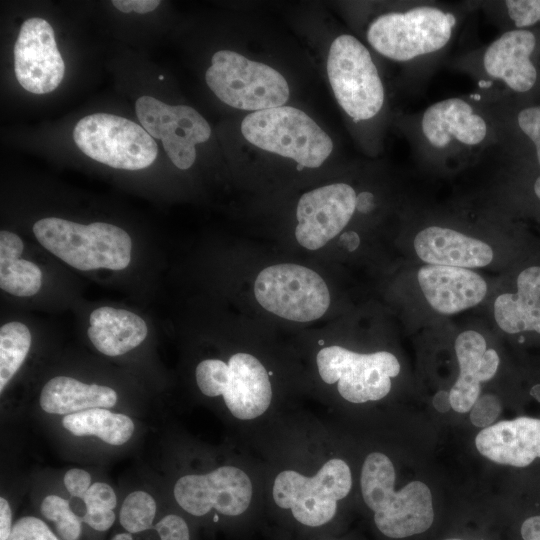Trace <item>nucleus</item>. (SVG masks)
<instances>
[{"label": "nucleus", "instance_id": "1", "mask_svg": "<svg viewBox=\"0 0 540 540\" xmlns=\"http://www.w3.org/2000/svg\"><path fill=\"white\" fill-rule=\"evenodd\" d=\"M396 473L389 457L370 453L362 466V497L373 511L375 526L384 536L402 539L428 530L434 520L432 494L422 481L414 480L395 491Z\"/></svg>", "mask_w": 540, "mask_h": 540}, {"label": "nucleus", "instance_id": "2", "mask_svg": "<svg viewBox=\"0 0 540 540\" xmlns=\"http://www.w3.org/2000/svg\"><path fill=\"white\" fill-rule=\"evenodd\" d=\"M457 24L456 13L446 6L415 3L377 16L369 24L366 38L385 58L416 62L443 51L451 42Z\"/></svg>", "mask_w": 540, "mask_h": 540}, {"label": "nucleus", "instance_id": "3", "mask_svg": "<svg viewBox=\"0 0 540 540\" xmlns=\"http://www.w3.org/2000/svg\"><path fill=\"white\" fill-rule=\"evenodd\" d=\"M33 233L45 249L78 270H122L131 261V238L113 224L48 217L33 225Z\"/></svg>", "mask_w": 540, "mask_h": 540}, {"label": "nucleus", "instance_id": "4", "mask_svg": "<svg viewBox=\"0 0 540 540\" xmlns=\"http://www.w3.org/2000/svg\"><path fill=\"white\" fill-rule=\"evenodd\" d=\"M241 132L254 146L308 168L321 166L333 150L329 135L305 112L291 106L247 115Z\"/></svg>", "mask_w": 540, "mask_h": 540}, {"label": "nucleus", "instance_id": "5", "mask_svg": "<svg viewBox=\"0 0 540 540\" xmlns=\"http://www.w3.org/2000/svg\"><path fill=\"white\" fill-rule=\"evenodd\" d=\"M352 487L351 470L338 458L327 461L313 477L293 470L280 472L273 485L275 504L289 510L294 521L309 529L331 523L338 501L345 498Z\"/></svg>", "mask_w": 540, "mask_h": 540}, {"label": "nucleus", "instance_id": "6", "mask_svg": "<svg viewBox=\"0 0 540 540\" xmlns=\"http://www.w3.org/2000/svg\"><path fill=\"white\" fill-rule=\"evenodd\" d=\"M205 80L218 99L241 110L280 107L289 98V86L282 74L231 50L212 56Z\"/></svg>", "mask_w": 540, "mask_h": 540}, {"label": "nucleus", "instance_id": "7", "mask_svg": "<svg viewBox=\"0 0 540 540\" xmlns=\"http://www.w3.org/2000/svg\"><path fill=\"white\" fill-rule=\"evenodd\" d=\"M327 74L334 96L356 123L377 116L385 102V90L367 47L357 38L343 34L332 42Z\"/></svg>", "mask_w": 540, "mask_h": 540}, {"label": "nucleus", "instance_id": "8", "mask_svg": "<svg viewBox=\"0 0 540 540\" xmlns=\"http://www.w3.org/2000/svg\"><path fill=\"white\" fill-rule=\"evenodd\" d=\"M422 150L429 157H469L493 136L489 119L471 101L451 97L428 106L417 128Z\"/></svg>", "mask_w": 540, "mask_h": 540}, {"label": "nucleus", "instance_id": "9", "mask_svg": "<svg viewBox=\"0 0 540 540\" xmlns=\"http://www.w3.org/2000/svg\"><path fill=\"white\" fill-rule=\"evenodd\" d=\"M195 375L200 391L209 397L223 396L228 410L240 420L255 419L270 406L269 375L253 355L236 353L228 363L205 359L197 365Z\"/></svg>", "mask_w": 540, "mask_h": 540}, {"label": "nucleus", "instance_id": "10", "mask_svg": "<svg viewBox=\"0 0 540 540\" xmlns=\"http://www.w3.org/2000/svg\"><path fill=\"white\" fill-rule=\"evenodd\" d=\"M73 139L88 157L116 169H144L154 162L158 152L156 142L142 126L107 113L80 119Z\"/></svg>", "mask_w": 540, "mask_h": 540}, {"label": "nucleus", "instance_id": "11", "mask_svg": "<svg viewBox=\"0 0 540 540\" xmlns=\"http://www.w3.org/2000/svg\"><path fill=\"white\" fill-rule=\"evenodd\" d=\"M254 295L267 311L296 322L316 320L330 305L323 278L312 269L292 263L263 269L255 280Z\"/></svg>", "mask_w": 540, "mask_h": 540}, {"label": "nucleus", "instance_id": "12", "mask_svg": "<svg viewBox=\"0 0 540 540\" xmlns=\"http://www.w3.org/2000/svg\"><path fill=\"white\" fill-rule=\"evenodd\" d=\"M316 362L322 380L337 382L339 394L357 404L384 398L391 390V378L400 372L399 361L387 351L361 354L329 346L318 352Z\"/></svg>", "mask_w": 540, "mask_h": 540}, {"label": "nucleus", "instance_id": "13", "mask_svg": "<svg viewBox=\"0 0 540 540\" xmlns=\"http://www.w3.org/2000/svg\"><path fill=\"white\" fill-rule=\"evenodd\" d=\"M135 108L142 127L162 141L172 163L179 169H189L196 159L195 146L211 135L204 117L190 106L168 105L151 96L138 98Z\"/></svg>", "mask_w": 540, "mask_h": 540}, {"label": "nucleus", "instance_id": "14", "mask_svg": "<svg viewBox=\"0 0 540 540\" xmlns=\"http://www.w3.org/2000/svg\"><path fill=\"white\" fill-rule=\"evenodd\" d=\"M173 493L178 505L192 516L203 517L215 510V515L236 518L250 506L252 483L243 470L221 466L207 474L182 476Z\"/></svg>", "mask_w": 540, "mask_h": 540}, {"label": "nucleus", "instance_id": "15", "mask_svg": "<svg viewBox=\"0 0 540 540\" xmlns=\"http://www.w3.org/2000/svg\"><path fill=\"white\" fill-rule=\"evenodd\" d=\"M537 45L529 29H510L483 47L474 56V73L479 84L489 88L501 84L512 92H529L536 84L538 72L532 60Z\"/></svg>", "mask_w": 540, "mask_h": 540}, {"label": "nucleus", "instance_id": "16", "mask_svg": "<svg viewBox=\"0 0 540 540\" xmlns=\"http://www.w3.org/2000/svg\"><path fill=\"white\" fill-rule=\"evenodd\" d=\"M14 71L19 84L34 94L52 92L61 83L65 64L46 20L34 17L21 25L14 45Z\"/></svg>", "mask_w": 540, "mask_h": 540}, {"label": "nucleus", "instance_id": "17", "mask_svg": "<svg viewBox=\"0 0 540 540\" xmlns=\"http://www.w3.org/2000/svg\"><path fill=\"white\" fill-rule=\"evenodd\" d=\"M357 194L346 183H334L303 194L297 205L295 237L306 249L317 250L337 236L356 210Z\"/></svg>", "mask_w": 540, "mask_h": 540}, {"label": "nucleus", "instance_id": "18", "mask_svg": "<svg viewBox=\"0 0 540 540\" xmlns=\"http://www.w3.org/2000/svg\"><path fill=\"white\" fill-rule=\"evenodd\" d=\"M418 283L430 306L442 314H454L479 304L487 293L486 281L467 268L425 265Z\"/></svg>", "mask_w": 540, "mask_h": 540}, {"label": "nucleus", "instance_id": "19", "mask_svg": "<svg viewBox=\"0 0 540 540\" xmlns=\"http://www.w3.org/2000/svg\"><path fill=\"white\" fill-rule=\"evenodd\" d=\"M475 445L497 464L526 467L540 458V419L522 416L499 421L482 429Z\"/></svg>", "mask_w": 540, "mask_h": 540}, {"label": "nucleus", "instance_id": "20", "mask_svg": "<svg viewBox=\"0 0 540 540\" xmlns=\"http://www.w3.org/2000/svg\"><path fill=\"white\" fill-rule=\"evenodd\" d=\"M414 248L418 257L431 265L477 268L493 260V249L487 243L440 226L418 232Z\"/></svg>", "mask_w": 540, "mask_h": 540}, {"label": "nucleus", "instance_id": "21", "mask_svg": "<svg viewBox=\"0 0 540 540\" xmlns=\"http://www.w3.org/2000/svg\"><path fill=\"white\" fill-rule=\"evenodd\" d=\"M88 337L94 347L107 356L123 355L147 336L145 321L133 312L104 306L90 314Z\"/></svg>", "mask_w": 540, "mask_h": 540}, {"label": "nucleus", "instance_id": "22", "mask_svg": "<svg viewBox=\"0 0 540 540\" xmlns=\"http://www.w3.org/2000/svg\"><path fill=\"white\" fill-rule=\"evenodd\" d=\"M498 326L510 334H540V267L524 269L517 277V292L499 295L494 302Z\"/></svg>", "mask_w": 540, "mask_h": 540}, {"label": "nucleus", "instance_id": "23", "mask_svg": "<svg viewBox=\"0 0 540 540\" xmlns=\"http://www.w3.org/2000/svg\"><path fill=\"white\" fill-rule=\"evenodd\" d=\"M118 395L108 386L86 384L67 376L49 380L40 395L41 408L50 414L69 415L92 408H111Z\"/></svg>", "mask_w": 540, "mask_h": 540}, {"label": "nucleus", "instance_id": "24", "mask_svg": "<svg viewBox=\"0 0 540 540\" xmlns=\"http://www.w3.org/2000/svg\"><path fill=\"white\" fill-rule=\"evenodd\" d=\"M460 373L449 391L452 409L458 413L469 412L479 398L482 375V359L487 350L484 337L468 330L458 335L454 344Z\"/></svg>", "mask_w": 540, "mask_h": 540}, {"label": "nucleus", "instance_id": "25", "mask_svg": "<svg viewBox=\"0 0 540 540\" xmlns=\"http://www.w3.org/2000/svg\"><path fill=\"white\" fill-rule=\"evenodd\" d=\"M24 245L10 231L0 232V287L19 297L35 295L42 285V272L33 262L21 259Z\"/></svg>", "mask_w": 540, "mask_h": 540}, {"label": "nucleus", "instance_id": "26", "mask_svg": "<svg viewBox=\"0 0 540 540\" xmlns=\"http://www.w3.org/2000/svg\"><path fill=\"white\" fill-rule=\"evenodd\" d=\"M63 427L75 436H96L107 444H125L133 435L132 419L107 408H92L65 415Z\"/></svg>", "mask_w": 540, "mask_h": 540}, {"label": "nucleus", "instance_id": "27", "mask_svg": "<svg viewBox=\"0 0 540 540\" xmlns=\"http://www.w3.org/2000/svg\"><path fill=\"white\" fill-rule=\"evenodd\" d=\"M31 346V333L20 322H9L0 328V392L23 364Z\"/></svg>", "mask_w": 540, "mask_h": 540}, {"label": "nucleus", "instance_id": "28", "mask_svg": "<svg viewBox=\"0 0 540 540\" xmlns=\"http://www.w3.org/2000/svg\"><path fill=\"white\" fill-rule=\"evenodd\" d=\"M156 502L144 491L130 493L122 503L119 513L121 526L131 534L152 528L156 516Z\"/></svg>", "mask_w": 540, "mask_h": 540}, {"label": "nucleus", "instance_id": "29", "mask_svg": "<svg viewBox=\"0 0 540 540\" xmlns=\"http://www.w3.org/2000/svg\"><path fill=\"white\" fill-rule=\"evenodd\" d=\"M44 518L54 523L57 534L62 540H78L82 533V520L70 507L68 500L48 495L41 503Z\"/></svg>", "mask_w": 540, "mask_h": 540}, {"label": "nucleus", "instance_id": "30", "mask_svg": "<svg viewBox=\"0 0 540 540\" xmlns=\"http://www.w3.org/2000/svg\"><path fill=\"white\" fill-rule=\"evenodd\" d=\"M502 5L514 29H527L540 23V0H507Z\"/></svg>", "mask_w": 540, "mask_h": 540}, {"label": "nucleus", "instance_id": "31", "mask_svg": "<svg viewBox=\"0 0 540 540\" xmlns=\"http://www.w3.org/2000/svg\"><path fill=\"white\" fill-rule=\"evenodd\" d=\"M7 540H60L41 519L25 516L14 524Z\"/></svg>", "mask_w": 540, "mask_h": 540}, {"label": "nucleus", "instance_id": "32", "mask_svg": "<svg viewBox=\"0 0 540 540\" xmlns=\"http://www.w3.org/2000/svg\"><path fill=\"white\" fill-rule=\"evenodd\" d=\"M500 412L499 398L493 394H484L473 404L469 417L474 426L484 429L494 424Z\"/></svg>", "mask_w": 540, "mask_h": 540}, {"label": "nucleus", "instance_id": "33", "mask_svg": "<svg viewBox=\"0 0 540 540\" xmlns=\"http://www.w3.org/2000/svg\"><path fill=\"white\" fill-rule=\"evenodd\" d=\"M85 511L114 510L117 497L113 488L103 482L93 483L82 497Z\"/></svg>", "mask_w": 540, "mask_h": 540}, {"label": "nucleus", "instance_id": "34", "mask_svg": "<svg viewBox=\"0 0 540 540\" xmlns=\"http://www.w3.org/2000/svg\"><path fill=\"white\" fill-rule=\"evenodd\" d=\"M517 124L535 147L537 161L540 164V106H530L519 111Z\"/></svg>", "mask_w": 540, "mask_h": 540}, {"label": "nucleus", "instance_id": "35", "mask_svg": "<svg viewBox=\"0 0 540 540\" xmlns=\"http://www.w3.org/2000/svg\"><path fill=\"white\" fill-rule=\"evenodd\" d=\"M160 540H191L187 522L179 515L168 514L154 526Z\"/></svg>", "mask_w": 540, "mask_h": 540}, {"label": "nucleus", "instance_id": "36", "mask_svg": "<svg viewBox=\"0 0 540 540\" xmlns=\"http://www.w3.org/2000/svg\"><path fill=\"white\" fill-rule=\"evenodd\" d=\"M64 485L71 496L82 499L91 486V476L83 469L73 468L65 473Z\"/></svg>", "mask_w": 540, "mask_h": 540}, {"label": "nucleus", "instance_id": "37", "mask_svg": "<svg viewBox=\"0 0 540 540\" xmlns=\"http://www.w3.org/2000/svg\"><path fill=\"white\" fill-rule=\"evenodd\" d=\"M115 519L116 516L113 510L85 511L81 516L83 523L99 532L110 529Z\"/></svg>", "mask_w": 540, "mask_h": 540}, {"label": "nucleus", "instance_id": "38", "mask_svg": "<svg viewBox=\"0 0 540 540\" xmlns=\"http://www.w3.org/2000/svg\"><path fill=\"white\" fill-rule=\"evenodd\" d=\"M112 4L121 12L148 13L158 7V0H114Z\"/></svg>", "mask_w": 540, "mask_h": 540}, {"label": "nucleus", "instance_id": "39", "mask_svg": "<svg viewBox=\"0 0 540 540\" xmlns=\"http://www.w3.org/2000/svg\"><path fill=\"white\" fill-rule=\"evenodd\" d=\"M13 528L12 510L8 501L0 498V540H7Z\"/></svg>", "mask_w": 540, "mask_h": 540}, {"label": "nucleus", "instance_id": "40", "mask_svg": "<svg viewBox=\"0 0 540 540\" xmlns=\"http://www.w3.org/2000/svg\"><path fill=\"white\" fill-rule=\"evenodd\" d=\"M523 540H540V515L527 518L520 529Z\"/></svg>", "mask_w": 540, "mask_h": 540}, {"label": "nucleus", "instance_id": "41", "mask_svg": "<svg viewBox=\"0 0 540 540\" xmlns=\"http://www.w3.org/2000/svg\"><path fill=\"white\" fill-rule=\"evenodd\" d=\"M432 404L438 412L447 413L450 409H452L449 391H446V390L438 391L433 396Z\"/></svg>", "mask_w": 540, "mask_h": 540}, {"label": "nucleus", "instance_id": "42", "mask_svg": "<svg viewBox=\"0 0 540 540\" xmlns=\"http://www.w3.org/2000/svg\"><path fill=\"white\" fill-rule=\"evenodd\" d=\"M374 195L370 192L363 191L357 195L356 210L360 213H369L373 210Z\"/></svg>", "mask_w": 540, "mask_h": 540}, {"label": "nucleus", "instance_id": "43", "mask_svg": "<svg viewBox=\"0 0 540 540\" xmlns=\"http://www.w3.org/2000/svg\"><path fill=\"white\" fill-rule=\"evenodd\" d=\"M339 242L347 251L353 252L358 248L360 244V238L356 232L347 231L341 234Z\"/></svg>", "mask_w": 540, "mask_h": 540}, {"label": "nucleus", "instance_id": "44", "mask_svg": "<svg viewBox=\"0 0 540 540\" xmlns=\"http://www.w3.org/2000/svg\"><path fill=\"white\" fill-rule=\"evenodd\" d=\"M111 540H134L132 534L129 532L118 533L114 535Z\"/></svg>", "mask_w": 540, "mask_h": 540}, {"label": "nucleus", "instance_id": "45", "mask_svg": "<svg viewBox=\"0 0 540 540\" xmlns=\"http://www.w3.org/2000/svg\"><path fill=\"white\" fill-rule=\"evenodd\" d=\"M534 192H535V195L540 200V176L534 182Z\"/></svg>", "mask_w": 540, "mask_h": 540}, {"label": "nucleus", "instance_id": "46", "mask_svg": "<svg viewBox=\"0 0 540 540\" xmlns=\"http://www.w3.org/2000/svg\"><path fill=\"white\" fill-rule=\"evenodd\" d=\"M531 394L540 400V385H536L532 388Z\"/></svg>", "mask_w": 540, "mask_h": 540}, {"label": "nucleus", "instance_id": "47", "mask_svg": "<svg viewBox=\"0 0 540 540\" xmlns=\"http://www.w3.org/2000/svg\"><path fill=\"white\" fill-rule=\"evenodd\" d=\"M444 540H461V539H457V538H448V539H444Z\"/></svg>", "mask_w": 540, "mask_h": 540}, {"label": "nucleus", "instance_id": "48", "mask_svg": "<svg viewBox=\"0 0 540 540\" xmlns=\"http://www.w3.org/2000/svg\"><path fill=\"white\" fill-rule=\"evenodd\" d=\"M523 340H524V338H523V337H521V338H520V342H523Z\"/></svg>", "mask_w": 540, "mask_h": 540}]
</instances>
